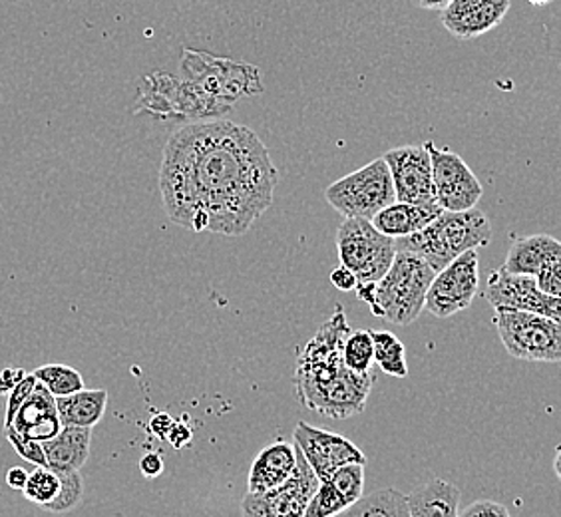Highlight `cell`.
I'll return each mask as SVG.
<instances>
[{
  "mask_svg": "<svg viewBox=\"0 0 561 517\" xmlns=\"http://www.w3.org/2000/svg\"><path fill=\"white\" fill-rule=\"evenodd\" d=\"M34 377L55 399L75 394L84 388V378L72 367L66 365H44L34 370Z\"/></svg>",
  "mask_w": 561,
  "mask_h": 517,
  "instance_id": "obj_26",
  "label": "cell"
},
{
  "mask_svg": "<svg viewBox=\"0 0 561 517\" xmlns=\"http://www.w3.org/2000/svg\"><path fill=\"white\" fill-rule=\"evenodd\" d=\"M553 470H556V474L560 475L561 480V446L558 453H556V458H553Z\"/></svg>",
  "mask_w": 561,
  "mask_h": 517,
  "instance_id": "obj_41",
  "label": "cell"
},
{
  "mask_svg": "<svg viewBox=\"0 0 561 517\" xmlns=\"http://www.w3.org/2000/svg\"><path fill=\"white\" fill-rule=\"evenodd\" d=\"M56 406H58L62 426L94 428L98 422L104 418V412L108 406V392L104 388H98V390L82 388L75 394L56 399Z\"/></svg>",
  "mask_w": 561,
  "mask_h": 517,
  "instance_id": "obj_23",
  "label": "cell"
},
{
  "mask_svg": "<svg viewBox=\"0 0 561 517\" xmlns=\"http://www.w3.org/2000/svg\"><path fill=\"white\" fill-rule=\"evenodd\" d=\"M34 506H48L50 502H55L56 496L60 494V475L53 468L46 466H36L34 472L28 474L26 485L21 492Z\"/></svg>",
  "mask_w": 561,
  "mask_h": 517,
  "instance_id": "obj_27",
  "label": "cell"
},
{
  "mask_svg": "<svg viewBox=\"0 0 561 517\" xmlns=\"http://www.w3.org/2000/svg\"><path fill=\"white\" fill-rule=\"evenodd\" d=\"M382 160L389 165L397 202L416 205L438 204L432 180L431 153L424 146L392 148L382 156Z\"/></svg>",
  "mask_w": 561,
  "mask_h": 517,
  "instance_id": "obj_14",
  "label": "cell"
},
{
  "mask_svg": "<svg viewBox=\"0 0 561 517\" xmlns=\"http://www.w3.org/2000/svg\"><path fill=\"white\" fill-rule=\"evenodd\" d=\"M536 283H538L541 292H546L550 297H560L561 299V257L548 263L536 275Z\"/></svg>",
  "mask_w": 561,
  "mask_h": 517,
  "instance_id": "obj_34",
  "label": "cell"
},
{
  "mask_svg": "<svg viewBox=\"0 0 561 517\" xmlns=\"http://www.w3.org/2000/svg\"><path fill=\"white\" fill-rule=\"evenodd\" d=\"M434 275L436 271L424 258L411 251H397L389 273L378 283L358 285L356 297L367 302L378 319L409 326L424 311Z\"/></svg>",
  "mask_w": 561,
  "mask_h": 517,
  "instance_id": "obj_3",
  "label": "cell"
},
{
  "mask_svg": "<svg viewBox=\"0 0 561 517\" xmlns=\"http://www.w3.org/2000/svg\"><path fill=\"white\" fill-rule=\"evenodd\" d=\"M494 311V324L507 355L526 363H561V324L529 311Z\"/></svg>",
  "mask_w": 561,
  "mask_h": 517,
  "instance_id": "obj_8",
  "label": "cell"
},
{
  "mask_svg": "<svg viewBox=\"0 0 561 517\" xmlns=\"http://www.w3.org/2000/svg\"><path fill=\"white\" fill-rule=\"evenodd\" d=\"M510 4V0H453L440 12V22L456 38L472 41L494 31L506 19Z\"/></svg>",
  "mask_w": 561,
  "mask_h": 517,
  "instance_id": "obj_16",
  "label": "cell"
},
{
  "mask_svg": "<svg viewBox=\"0 0 561 517\" xmlns=\"http://www.w3.org/2000/svg\"><path fill=\"white\" fill-rule=\"evenodd\" d=\"M341 265L353 271L358 285L378 283L397 257V241L387 238L368 219H343L336 231Z\"/></svg>",
  "mask_w": 561,
  "mask_h": 517,
  "instance_id": "obj_9",
  "label": "cell"
},
{
  "mask_svg": "<svg viewBox=\"0 0 561 517\" xmlns=\"http://www.w3.org/2000/svg\"><path fill=\"white\" fill-rule=\"evenodd\" d=\"M460 490L443 478H434L409 494L411 517H458Z\"/></svg>",
  "mask_w": 561,
  "mask_h": 517,
  "instance_id": "obj_22",
  "label": "cell"
},
{
  "mask_svg": "<svg viewBox=\"0 0 561 517\" xmlns=\"http://www.w3.org/2000/svg\"><path fill=\"white\" fill-rule=\"evenodd\" d=\"M140 472L146 475L148 480H153L163 472L162 458L158 453H146L140 460Z\"/></svg>",
  "mask_w": 561,
  "mask_h": 517,
  "instance_id": "obj_38",
  "label": "cell"
},
{
  "mask_svg": "<svg viewBox=\"0 0 561 517\" xmlns=\"http://www.w3.org/2000/svg\"><path fill=\"white\" fill-rule=\"evenodd\" d=\"M424 148L431 153L432 180L438 205L444 211L474 209L482 199L484 187L468 163L456 151L436 148L432 141H426Z\"/></svg>",
  "mask_w": 561,
  "mask_h": 517,
  "instance_id": "obj_12",
  "label": "cell"
},
{
  "mask_svg": "<svg viewBox=\"0 0 561 517\" xmlns=\"http://www.w3.org/2000/svg\"><path fill=\"white\" fill-rule=\"evenodd\" d=\"M182 70L187 80L231 106H236L241 97L255 96L265 90L257 66L236 62L204 50L184 48Z\"/></svg>",
  "mask_w": 561,
  "mask_h": 517,
  "instance_id": "obj_7",
  "label": "cell"
},
{
  "mask_svg": "<svg viewBox=\"0 0 561 517\" xmlns=\"http://www.w3.org/2000/svg\"><path fill=\"white\" fill-rule=\"evenodd\" d=\"M351 502V506L365 494V463H345L327 478Z\"/></svg>",
  "mask_w": 561,
  "mask_h": 517,
  "instance_id": "obj_30",
  "label": "cell"
},
{
  "mask_svg": "<svg viewBox=\"0 0 561 517\" xmlns=\"http://www.w3.org/2000/svg\"><path fill=\"white\" fill-rule=\"evenodd\" d=\"M331 283L335 285L339 291H356V287H358V279H356L355 273L351 269H346L345 265H341V267H336L333 273H331Z\"/></svg>",
  "mask_w": 561,
  "mask_h": 517,
  "instance_id": "obj_36",
  "label": "cell"
},
{
  "mask_svg": "<svg viewBox=\"0 0 561 517\" xmlns=\"http://www.w3.org/2000/svg\"><path fill=\"white\" fill-rule=\"evenodd\" d=\"M394 241L397 251H411L438 273L466 251L486 248L492 241V226L478 207L468 211H443L419 233Z\"/></svg>",
  "mask_w": 561,
  "mask_h": 517,
  "instance_id": "obj_4",
  "label": "cell"
},
{
  "mask_svg": "<svg viewBox=\"0 0 561 517\" xmlns=\"http://www.w3.org/2000/svg\"><path fill=\"white\" fill-rule=\"evenodd\" d=\"M2 430H4V438L9 440V444L14 448V452L19 453L22 460L34 463V466H46V468H48L43 444L31 440V438H26V436H22V434L14 430L12 426H4Z\"/></svg>",
  "mask_w": 561,
  "mask_h": 517,
  "instance_id": "obj_32",
  "label": "cell"
},
{
  "mask_svg": "<svg viewBox=\"0 0 561 517\" xmlns=\"http://www.w3.org/2000/svg\"><path fill=\"white\" fill-rule=\"evenodd\" d=\"M348 507L351 502L329 480H323L311 497L305 517H335L345 514Z\"/></svg>",
  "mask_w": 561,
  "mask_h": 517,
  "instance_id": "obj_29",
  "label": "cell"
},
{
  "mask_svg": "<svg viewBox=\"0 0 561 517\" xmlns=\"http://www.w3.org/2000/svg\"><path fill=\"white\" fill-rule=\"evenodd\" d=\"M92 428L62 426L55 438L43 443L48 468L55 472H80L90 458Z\"/></svg>",
  "mask_w": 561,
  "mask_h": 517,
  "instance_id": "obj_21",
  "label": "cell"
},
{
  "mask_svg": "<svg viewBox=\"0 0 561 517\" xmlns=\"http://www.w3.org/2000/svg\"><path fill=\"white\" fill-rule=\"evenodd\" d=\"M478 287H480L478 251H466L465 255L454 258L448 267H444L434 275L424 309L438 319H448L472 305Z\"/></svg>",
  "mask_w": 561,
  "mask_h": 517,
  "instance_id": "obj_11",
  "label": "cell"
},
{
  "mask_svg": "<svg viewBox=\"0 0 561 517\" xmlns=\"http://www.w3.org/2000/svg\"><path fill=\"white\" fill-rule=\"evenodd\" d=\"M443 211V207L438 204L416 205L394 202L382 211H378L377 216L370 219V223L387 238L402 239L414 235L424 227L431 226Z\"/></svg>",
  "mask_w": 561,
  "mask_h": 517,
  "instance_id": "obj_19",
  "label": "cell"
},
{
  "mask_svg": "<svg viewBox=\"0 0 561 517\" xmlns=\"http://www.w3.org/2000/svg\"><path fill=\"white\" fill-rule=\"evenodd\" d=\"M345 517H411L409 497L399 490H378L363 496L345 512Z\"/></svg>",
  "mask_w": 561,
  "mask_h": 517,
  "instance_id": "obj_24",
  "label": "cell"
},
{
  "mask_svg": "<svg viewBox=\"0 0 561 517\" xmlns=\"http://www.w3.org/2000/svg\"><path fill=\"white\" fill-rule=\"evenodd\" d=\"M375 341V363L382 372L390 377H409V365H407V348L399 338L389 331H373Z\"/></svg>",
  "mask_w": 561,
  "mask_h": 517,
  "instance_id": "obj_25",
  "label": "cell"
},
{
  "mask_svg": "<svg viewBox=\"0 0 561 517\" xmlns=\"http://www.w3.org/2000/svg\"><path fill=\"white\" fill-rule=\"evenodd\" d=\"M231 104L207 94L187 78L153 72L144 76L140 96L136 110L140 114H151L156 118L178 119V122H214L231 112Z\"/></svg>",
  "mask_w": 561,
  "mask_h": 517,
  "instance_id": "obj_5",
  "label": "cell"
},
{
  "mask_svg": "<svg viewBox=\"0 0 561 517\" xmlns=\"http://www.w3.org/2000/svg\"><path fill=\"white\" fill-rule=\"evenodd\" d=\"M26 480H28V472L21 468V466H16V468H11L7 475H4V482L7 485L11 487V490H16V492H22L24 490V485H26Z\"/></svg>",
  "mask_w": 561,
  "mask_h": 517,
  "instance_id": "obj_39",
  "label": "cell"
},
{
  "mask_svg": "<svg viewBox=\"0 0 561 517\" xmlns=\"http://www.w3.org/2000/svg\"><path fill=\"white\" fill-rule=\"evenodd\" d=\"M528 2L534 7H546V4H550L551 0H528Z\"/></svg>",
  "mask_w": 561,
  "mask_h": 517,
  "instance_id": "obj_42",
  "label": "cell"
},
{
  "mask_svg": "<svg viewBox=\"0 0 561 517\" xmlns=\"http://www.w3.org/2000/svg\"><path fill=\"white\" fill-rule=\"evenodd\" d=\"M295 444L321 482L345 463H367V456L360 452L355 443L335 432L314 428L307 422H297Z\"/></svg>",
  "mask_w": 561,
  "mask_h": 517,
  "instance_id": "obj_15",
  "label": "cell"
},
{
  "mask_svg": "<svg viewBox=\"0 0 561 517\" xmlns=\"http://www.w3.org/2000/svg\"><path fill=\"white\" fill-rule=\"evenodd\" d=\"M279 172L260 136L227 119L173 131L163 148L160 192L175 226L226 238L245 235L267 214Z\"/></svg>",
  "mask_w": 561,
  "mask_h": 517,
  "instance_id": "obj_1",
  "label": "cell"
},
{
  "mask_svg": "<svg viewBox=\"0 0 561 517\" xmlns=\"http://www.w3.org/2000/svg\"><path fill=\"white\" fill-rule=\"evenodd\" d=\"M351 333L345 311L336 307L297 356V399L324 418L345 421L363 414L375 382L373 370L355 372L345 365L343 348Z\"/></svg>",
  "mask_w": 561,
  "mask_h": 517,
  "instance_id": "obj_2",
  "label": "cell"
},
{
  "mask_svg": "<svg viewBox=\"0 0 561 517\" xmlns=\"http://www.w3.org/2000/svg\"><path fill=\"white\" fill-rule=\"evenodd\" d=\"M38 384V380L34 377V372L22 378L21 382L14 387L11 394L7 397V416H4V426H11L16 412L21 409L26 399L33 394L34 388Z\"/></svg>",
  "mask_w": 561,
  "mask_h": 517,
  "instance_id": "obj_33",
  "label": "cell"
},
{
  "mask_svg": "<svg viewBox=\"0 0 561 517\" xmlns=\"http://www.w3.org/2000/svg\"><path fill=\"white\" fill-rule=\"evenodd\" d=\"M11 426L22 436L36 443L43 444L55 438L56 434L62 430L55 397L38 382L33 394L16 412Z\"/></svg>",
  "mask_w": 561,
  "mask_h": 517,
  "instance_id": "obj_17",
  "label": "cell"
},
{
  "mask_svg": "<svg viewBox=\"0 0 561 517\" xmlns=\"http://www.w3.org/2000/svg\"><path fill=\"white\" fill-rule=\"evenodd\" d=\"M486 301L494 309H516L543 314L561 324V299L540 291L536 277L514 275L507 271H494L488 279Z\"/></svg>",
  "mask_w": 561,
  "mask_h": 517,
  "instance_id": "obj_13",
  "label": "cell"
},
{
  "mask_svg": "<svg viewBox=\"0 0 561 517\" xmlns=\"http://www.w3.org/2000/svg\"><path fill=\"white\" fill-rule=\"evenodd\" d=\"M60 475V494L56 496L55 502L43 507L44 512L53 514H66L72 512L84 496V482L80 472H58Z\"/></svg>",
  "mask_w": 561,
  "mask_h": 517,
  "instance_id": "obj_31",
  "label": "cell"
},
{
  "mask_svg": "<svg viewBox=\"0 0 561 517\" xmlns=\"http://www.w3.org/2000/svg\"><path fill=\"white\" fill-rule=\"evenodd\" d=\"M26 377V372L19 367H7L0 372V397H9L14 387Z\"/></svg>",
  "mask_w": 561,
  "mask_h": 517,
  "instance_id": "obj_37",
  "label": "cell"
},
{
  "mask_svg": "<svg viewBox=\"0 0 561 517\" xmlns=\"http://www.w3.org/2000/svg\"><path fill=\"white\" fill-rule=\"evenodd\" d=\"M416 7H421L424 11H440L443 12L453 0H412Z\"/></svg>",
  "mask_w": 561,
  "mask_h": 517,
  "instance_id": "obj_40",
  "label": "cell"
},
{
  "mask_svg": "<svg viewBox=\"0 0 561 517\" xmlns=\"http://www.w3.org/2000/svg\"><path fill=\"white\" fill-rule=\"evenodd\" d=\"M297 466V446L275 443L265 446L251 463L248 478L249 494H265L291 478Z\"/></svg>",
  "mask_w": 561,
  "mask_h": 517,
  "instance_id": "obj_18",
  "label": "cell"
},
{
  "mask_svg": "<svg viewBox=\"0 0 561 517\" xmlns=\"http://www.w3.org/2000/svg\"><path fill=\"white\" fill-rule=\"evenodd\" d=\"M319 484V475L314 474L313 468L297 446V466L291 478L265 494L248 492L241 502V514L243 517H305Z\"/></svg>",
  "mask_w": 561,
  "mask_h": 517,
  "instance_id": "obj_10",
  "label": "cell"
},
{
  "mask_svg": "<svg viewBox=\"0 0 561 517\" xmlns=\"http://www.w3.org/2000/svg\"><path fill=\"white\" fill-rule=\"evenodd\" d=\"M561 257L560 239L546 233L518 238L507 251L506 263L502 269L514 275H531L536 277L548 263Z\"/></svg>",
  "mask_w": 561,
  "mask_h": 517,
  "instance_id": "obj_20",
  "label": "cell"
},
{
  "mask_svg": "<svg viewBox=\"0 0 561 517\" xmlns=\"http://www.w3.org/2000/svg\"><path fill=\"white\" fill-rule=\"evenodd\" d=\"M458 517H512L504 504H497L492 499H478L474 504L462 509Z\"/></svg>",
  "mask_w": 561,
  "mask_h": 517,
  "instance_id": "obj_35",
  "label": "cell"
},
{
  "mask_svg": "<svg viewBox=\"0 0 561 517\" xmlns=\"http://www.w3.org/2000/svg\"><path fill=\"white\" fill-rule=\"evenodd\" d=\"M324 199L343 219H373L397 202L389 165L378 158L365 168L336 180L324 189Z\"/></svg>",
  "mask_w": 561,
  "mask_h": 517,
  "instance_id": "obj_6",
  "label": "cell"
},
{
  "mask_svg": "<svg viewBox=\"0 0 561 517\" xmlns=\"http://www.w3.org/2000/svg\"><path fill=\"white\" fill-rule=\"evenodd\" d=\"M343 358L346 367L355 372H368L375 365V341H373V331H353L346 336L345 348H343Z\"/></svg>",
  "mask_w": 561,
  "mask_h": 517,
  "instance_id": "obj_28",
  "label": "cell"
}]
</instances>
